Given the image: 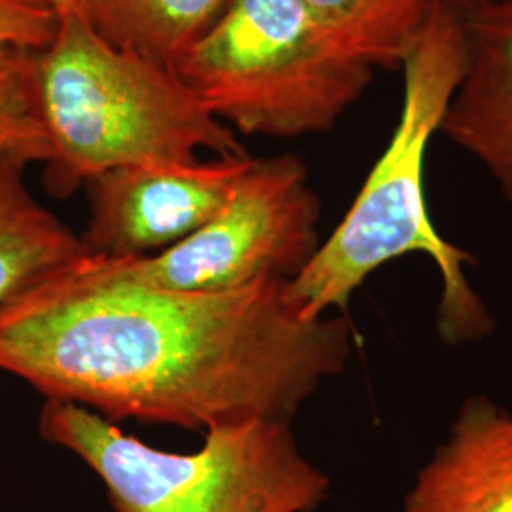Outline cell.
<instances>
[{
	"instance_id": "obj_8",
	"label": "cell",
	"mask_w": 512,
	"mask_h": 512,
	"mask_svg": "<svg viewBox=\"0 0 512 512\" xmlns=\"http://www.w3.org/2000/svg\"><path fill=\"white\" fill-rule=\"evenodd\" d=\"M465 63L440 135L475 158L512 205V0L463 14Z\"/></svg>"
},
{
	"instance_id": "obj_1",
	"label": "cell",
	"mask_w": 512,
	"mask_h": 512,
	"mask_svg": "<svg viewBox=\"0 0 512 512\" xmlns=\"http://www.w3.org/2000/svg\"><path fill=\"white\" fill-rule=\"evenodd\" d=\"M287 283L173 291L80 256L0 304V370L112 423H291L346 368L353 330L304 317Z\"/></svg>"
},
{
	"instance_id": "obj_15",
	"label": "cell",
	"mask_w": 512,
	"mask_h": 512,
	"mask_svg": "<svg viewBox=\"0 0 512 512\" xmlns=\"http://www.w3.org/2000/svg\"><path fill=\"white\" fill-rule=\"evenodd\" d=\"M50 2H52V6L57 10L59 19L82 18L80 0H50Z\"/></svg>"
},
{
	"instance_id": "obj_2",
	"label": "cell",
	"mask_w": 512,
	"mask_h": 512,
	"mask_svg": "<svg viewBox=\"0 0 512 512\" xmlns=\"http://www.w3.org/2000/svg\"><path fill=\"white\" fill-rule=\"evenodd\" d=\"M463 63V14L437 0L401 67L403 105L391 141L344 219L287 283L289 298L304 317L348 308L355 291L385 264L425 255L442 283L435 321L440 340L463 346L494 334V315L469 279L475 256L440 236L425 198L427 148L440 131Z\"/></svg>"
},
{
	"instance_id": "obj_9",
	"label": "cell",
	"mask_w": 512,
	"mask_h": 512,
	"mask_svg": "<svg viewBox=\"0 0 512 512\" xmlns=\"http://www.w3.org/2000/svg\"><path fill=\"white\" fill-rule=\"evenodd\" d=\"M403 512H512V404L467 397L416 473Z\"/></svg>"
},
{
	"instance_id": "obj_4",
	"label": "cell",
	"mask_w": 512,
	"mask_h": 512,
	"mask_svg": "<svg viewBox=\"0 0 512 512\" xmlns=\"http://www.w3.org/2000/svg\"><path fill=\"white\" fill-rule=\"evenodd\" d=\"M38 425L103 480L114 512H313L329 497V476L283 421L213 427L190 454L156 450L67 401L48 399Z\"/></svg>"
},
{
	"instance_id": "obj_7",
	"label": "cell",
	"mask_w": 512,
	"mask_h": 512,
	"mask_svg": "<svg viewBox=\"0 0 512 512\" xmlns=\"http://www.w3.org/2000/svg\"><path fill=\"white\" fill-rule=\"evenodd\" d=\"M255 158L114 167L88 181V255H158L192 236L232 198Z\"/></svg>"
},
{
	"instance_id": "obj_12",
	"label": "cell",
	"mask_w": 512,
	"mask_h": 512,
	"mask_svg": "<svg viewBox=\"0 0 512 512\" xmlns=\"http://www.w3.org/2000/svg\"><path fill=\"white\" fill-rule=\"evenodd\" d=\"M319 25L374 71H397L437 0H300Z\"/></svg>"
},
{
	"instance_id": "obj_14",
	"label": "cell",
	"mask_w": 512,
	"mask_h": 512,
	"mask_svg": "<svg viewBox=\"0 0 512 512\" xmlns=\"http://www.w3.org/2000/svg\"><path fill=\"white\" fill-rule=\"evenodd\" d=\"M59 21L50 0H0V46L42 52L54 40Z\"/></svg>"
},
{
	"instance_id": "obj_10",
	"label": "cell",
	"mask_w": 512,
	"mask_h": 512,
	"mask_svg": "<svg viewBox=\"0 0 512 512\" xmlns=\"http://www.w3.org/2000/svg\"><path fill=\"white\" fill-rule=\"evenodd\" d=\"M27 165L0 154V304L88 255L82 238L33 196Z\"/></svg>"
},
{
	"instance_id": "obj_13",
	"label": "cell",
	"mask_w": 512,
	"mask_h": 512,
	"mask_svg": "<svg viewBox=\"0 0 512 512\" xmlns=\"http://www.w3.org/2000/svg\"><path fill=\"white\" fill-rule=\"evenodd\" d=\"M38 54L0 46V154L25 164L52 160L38 88Z\"/></svg>"
},
{
	"instance_id": "obj_11",
	"label": "cell",
	"mask_w": 512,
	"mask_h": 512,
	"mask_svg": "<svg viewBox=\"0 0 512 512\" xmlns=\"http://www.w3.org/2000/svg\"><path fill=\"white\" fill-rule=\"evenodd\" d=\"M228 0H80L82 18L112 46L177 67Z\"/></svg>"
},
{
	"instance_id": "obj_5",
	"label": "cell",
	"mask_w": 512,
	"mask_h": 512,
	"mask_svg": "<svg viewBox=\"0 0 512 512\" xmlns=\"http://www.w3.org/2000/svg\"><path fill=\"white\" fill-rule=\"evenodd\" d=\"M175 71L222 124L274 139L330 131L374 78L300 0H228Z\"/></svg>"
},
{
	"instance_id": "obj_3",
	"label": "cell",
	"mask_w": 512,
	"mask_h": 512,
	"mask_svg": "<svg viewBox=\"0 0 512 512\" xmlns=\"http://www.w3.org/2000/svg\"><path fill=\"white\" fill-rule=\"evenodd\" d=\"M38 88L46 183L59 196L114 167L194 164L202 150L249 156L173 67L112 46L82 18L61 19L38 54Z\"/></svg>"
},
{
	"instance_id": "obj_6",
	"label": "cell",
	"mask_w": 512,
	"mask_h": 512,
	"mask_svg": "<svg viewBox=\"0 0 512 512\" xmlns=\"http://www.w3.org/2000/svg\"><path fill=\"white\" fill-rule=\"evenodd\" d=\"M319 219L308 167L281 154L253 160L228 203L192 236L158 255L118 260L133 277L173 291L224 293L291 281L321 245Z\"/></svg>"
},
{
	"instance_id": "obj_16",
	"label": "cell",
	"mask_w": 512,
	"mask_h": 512,
	"mask_svg": "<svg viewBox=\"0 0 512 512\" xmlns=\"http://www.w3.org/2000/svg\"><path fill=\"white\" fill-rule=\"evenodd\" d=\"M446 2H450L454 8H458L461 14H469V12H475L478 8L492 6V4L503 2V0H446Z\"/></svg>"
}]
</instances>
